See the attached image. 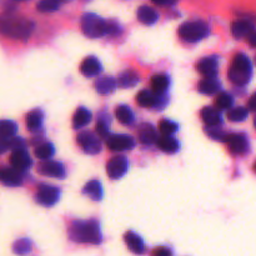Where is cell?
Segmentation results:
<instances>
[{
  "mask_svg": "<svg viewBox=\"0 0 256 256\" xmlns=\"http://www.w3.org/2000/svg\"><path fill=\"white\" fill-rule=\"evenodd\" d=\"M34 22L20 16H0V34L15 40H28L34 32Z\"/></svg>",
  "mask_w": 256,
  "mask_h": 256,
  "instance_id": "obj_1",
  "label": "cell"
},
{
  "mask_svg": "<svg viewBox=\"0 0 256 256\" xmlns=\"http://www.w3.org/2000/svg\"><path fill=\"white\" fill-rule=\"evenodd\" d=\"M70 238L76 242L98 245L102 242V232L96 220L75 222L70 228Z\"/></svg>",
  "mask_w": 256,
  "mask_h": 256,
  "instance_id": "obj_2",
  "label": "cell"
},
{
  "mask_svg": "<svg viewBox=\"0 0 256 256\" xmlns=\"http://www.w3.org/2000/svg\"><path fill=\"white\" fill-rule=\"evenodd\" d=\"M252 75V65L249 58L245 54H238L232 60L229 69V79L235 85H246Z\"/></svg>",
  "mask_w": 256,
  "mask_h": 256,
  "instance_id": "obj_3",
  "label": "cell"
},
{
  "mask_svg": "<svg viewBox=\"0 0 256 256\" xmlns=\"http://www.w3.org/2000/svg\"><path fill=\"white\" fill-rule=\"evenodd\" d=\"M82 30L88 38L98 39L106 35V22L92 12H86L82 18Z\"/></svg>",
  "mask_w": 256,
  "mask_h": 256,
  "instance_id": "obj_4",
  "label": "cell"
},
{
  "mask_svg": "<svg viewBox=\"0 0 256 256\" xmlns=\"http://www.w3.org/2000/svg\"><path fill=\"white\" fill-rule=\"evenodd\" d=\"M209 34V26L202 20L188 22L179 28V35L188 42H198Z\"/></svg>",
  "mask_w": 256,
  "mask_h": 256,
  "instance_id": "obj_5",
  "label": "cell"
},
{
  "mask_svg": "<svg viewBox=\"0 0 256 256\" xmlns=\"http://www.w3.org/2000/svg\"><path fill=\"white\" fill-rule=\"evenodd\" d=\"M35 199L42 206H52L60 199V190L52 185H42L38 190Z\"/></svg>",
  "mask_w": 256,
  "mask_h": 256,
  "instance_id": "obj_6",
  "label": "cell"
},
{
  "mask_svg": "<svg viewBox=\"0 0 256 256\" xmlns=\"http://www.w3.org/2000/svg\"><path fill=\"white\" fill-rule=\"evenodd\" d=\"M78 142L84 149L85 152L90 155H95L102 150V142L99 138L92 132H82L78 135Z\"/></svg>",
  "mask_w": 256,
  "mask_h": 256,
  "instance_id": "obj_7",
  "label": "cell"
},
{
  "mask_svg": "<svg viewBox=\"0 0 256 256\" xmlns=\"http://www.w3.org/2000/svg\"><path fill=\"white\" fill-rule=\"evenodd\" d=\"M106 144L110 150L114 152H124V150H132L135 146V140L129 135L118 134L109 135L106 138Z\"/></svg>",
  "mask_w": 256,
  "mask_h": 256,
  "instance_id": "obj_8",
  "label": "cell"
},
{
  "mask_svg": "<svg viewBox=\"0 0 256 256\" xmlns=\"http://www.w3.org/2000/svg\"><path fill=\"white\" fill-rule=\"evenodd\" d=\"M129 169V160L125 156H115L108 162L106 172L112 179H120Z\"/></svg>",
  "mask_w": 256,
  "mask_h": 256,
  "instance_id": "obj_9",
  "label": "cell"
},
{
  "mask_svg": "<svg viewBox=\"0 0 256 256\" xmlns=\"http://www.w3.org/2000/svg\"><path fill=\"white\" fill-rule=\"evenodd\" d=\"M32 158L25 149H16L10 156V164L18 172H25L32 166Z\"/></svg>",
  "mask_w": 256,
  "mask_h": 256,
  "instance_id": "obj_10",
  "label": "cell"
},
{
  "mask_svg": "<svg viewBox=\"0 0 256 256\" xmlns=\"http://www.w3.org/2000/svg\"><path fill=\"white\" fill-rule=\"evenodd\" d=\"M38 172L45 176H52L58 179H62L65 176V169L62 164L58 162H50V160H45L44 162H42L38 168Z\"/></svg>",
  "mask_w": 256,
  "mask_h": 256,
  "instance_id": "obj_11",
  "label": "cell"
},
{
  "mask_svg": "<svg viewBox=\"0 0 256 256\" xmlns=\"http://www.w3.org/2000/svg\"><path fill=\"white\" fill-rule=\"evenodd\" d=\"M225 142L229 145V149L232 154H244L248 152V148H249V142L248 139L245 138V135L242 134H232L226 136Z\"/></svg>",
  "mask_w": 256,
  "mask_h": 256,
  "instance_id": "obj_12",
  "label": "cell"
},
{
  "mask_svg": "<svg viewBox=\"0 0 256 256\" xmlns=\"http://www.w3.org/2000/svg\"><path fill=\"white\" fill-rule=\"evenodd\" d=\"M198 70L204 78H216L218 75V59L215 56L205 58L198 64Z\"/></svg>",
  "mask_w": 256,
  "mask_h": 256,
  "instance_id": "obj_13",
  "label": "cell"
},
{
  "mask_svg": "<svg viewBox=\"0 0 256 256\" xmlns=\"http://www.w3.org/2000/svg\"><path fill=\"white\" fill-rule=\"evenodd\" d=\"M0 182L8 186H19L22 184V175L14 168H0Z\"/></svg>",
  "mask_w": 256,
  "mask_h": 256,
  "instance_id": "obj_14",
  "label": "cell"
},
{
  "mask_svg": "<svg viewBox=\"0 0 256 256\" xmlns=\"http://www.w3.org/2000/svg\"><path fill=\"white\" fill-rule=\"evenodd\" d=\"M80 72L86 78L96 76L102 72V64H100V62L95 56H89L82 62V65H80Z\"/></svg>",
  "mask_w": 256,
  "mask_h": 256,
  "instance_id": "obj_15",
  "label": "cell"
},
{
  "mask_svg": "<svg viewBox=\"0 0 256 256\" xmlns=\"http://www.w3.org/2000/svg\"><path fill=\"white\" fill-rule=\"evenodd\" d=\"M252 32H254V25L248 20H238L232 25V32L236 39L249 36Z\"/></svg>",
  "mask_w": 256,
  "mask_h": 256,
  "instance_id": "obj_16",
  "label": "cell"
},
{
  "mask_svg": "<svg viewBox=\"0 0 256 256\" xmlns=\"http://www.w3.org/2000/svg\"><path fill=\"white\" fill-rule=\"evenodd\" d=\"M125 242H126L128 248H129L134 254L142 255V252H145L144 242H142V238L138 234H135V232H126V234H125Z\"/></svg>",
  "mask_w": 256,
  "mask_h": 256,
  "instance_id": "obj_17",
  "label": "cell"
},
{
  "mask_svg": "<svg viewBox=\"0 0 256 256\" xmlns=\"http://www.w3.org/2000/svg\"><path fill=\"white\" fill-rule=\"evenodd\" d=\"M44 122V112L40 109H35L26 115V126L30 132H38L42 129Z\"/></svg>",
  "mask_w": 256,
  "mask_h": 256,
  "instance_id": "obj_18",
  "label": "cell"
},
{
  "mask_svg": "<svg viewBox=\"0 0 256 256\" xmlns=\"http://www.w3.org/2000/svg\"><path fill=\"white\" fill-rule=\"evenodd\" d=\"M95 89L99 94L109 95L116 89V82L112 76H102L99 78L95 82Z\"/></svg>",
  "mask_w": 256,
  "mask_h": 256,
  "instance_id": "obj_19",
  "label": "cell"
},
{
  "mask_svg": "<svg viewBox=\"0 0 256 256\" xmlns=\"http://www.w3.org/2000/svg\"><path fill=\"white\" fill-rule=\"evenodd\" d=\"M220 88H222V84L216 78H205L200 82L199 92L205 95H214L219 92Z\"/></svg>",
  "mask_w": 256,
  "mask_h": 256,
  "instance_id": "obj_20",
  "label": "cell"
},
{
  "mask_svg": "<svg viewBox=\"0 0 256 256\" xmlns=\"http://www.w3.org/2000/svg\"><path fill=\"white\" fill-rule=\"evenodd\" d=\"M138 135H139L140 142L144 145H152L154 144V142H156V132H155V129L152 128V125L150 124L142 125Z\"/></svg>",
  "mask_w": 256,
  "mask_h": 256,
  "instance_id": "obj_21",
  "label": "cell"
},
{
  "mask_svg": "<svg viewBox=\"0 0 256 256\" xmlns=\"http://www.w3.org/2000/svg\"><path fill=\"white\" fill-rule=\"evenodd\" d=\"M156 144L160 148V150L168 152V154L176 152L178 149H179V142H178L176 139L172 138V135H162V138L156 139Z\"/></svg>",
  "mask_w": 256,
  "mask_h": 256,
  "instance_id": "obj_22",
  "label": "cell"
},
{
  "mask_svg": "<svg viewBox=\"0 0 256 256\" xmlns=\"http://www.w3.org/2000/svg\"><path fill=\"white\" fill-rule=\"evenodd\" d=\"M136 15H138V19L145 25L155 24V22H158V19H159L158 12L149 6H140L139 9H138Z\"/></svg>",
  "mask_w": 256,
  "mask_h": 256,
  "instance_id": "obj_23",
  "label": "cell"
},
{
  "mask_svg": "<svg viewBox=\"0 0 256 256\" xmlns=\"http://www.w3.org/2000/svg\"><path fill=\"white\" fill-rule=\"evenodd\" d=\"M202 118L206 126H218L222 124V115L216 109H212V108H204L202 112Z\"/></svg>",
  "mask_w": 256,
  "mask_h": 256,
  "instance_id": "obj_24",
  "label": "cell"
},
{
  "mask_svg": "<svg viewBox=\"0 0 256 256\" xmlns=\"http://www.w3.org/2000/svg\"><path fill=\"white\" fill-rule=\"evenodd\" d=\"M159 95L155 94L154 92H149V90H142L139 94L136 95V102L142 108H152L158 104V99Z\"/></svg>",
  "mask_w": 256,
  "mask_h": 256,
  "instance_id": "obj_25",
  "label": "cell"
},
{
  "mask_svg": "<svg viewBox=\"0 0 256 256\" xmlns=\"http://www.w3.org/2000/svg\"><path fill=\"white\" fill-rule=\"evenodd\" d=\"M90 120H92V112L85 108H79L75 112L74 118H72V126L75 129H80V128H84L85 125L89 124Z\"/></svg>",
  "mask_w": 256,
  "mask_h": 256,
  "instance_id": "obj_26",
  "label": "cell"
},
{
  "mask_svg": "<svg viewBox=\"0 0 256 256\" xmlns=\"http://www.w3.org/2000/svg\"><path fill=\"white\" fill-rule=\"evenodd\" d=\"M82 192L88 196L92 198V200L98 202V200H102V182H98V180H92V182H88L86 185L82 189Z\"/></svg>",
  "mask_w": 256,
  "mask_h": 256,
  "instance_id": "obj_27",
  "label": "cell"
},
{
  "mask_svg": "<svg viewBox=\"0 0 256 256\" xmlns=\"http://www.w3.org/2000/svg\"><path fill=\"white\" fill-rule=\"evenodd\" d=\"M152 88L156 95H164L169 88V78L164 74L155 75L152 80Z\"/></svg>",
  "mask_w": 256,
  "mask_h": 256,
  "instance_id": "obj_28",
  "label": "cell"
},
{
  "mask_svg": "<svg viewBox=\"0 0 256 256\" xmlns=\"http://www.w3.org/2000/svg\"><path fill=\"white\" fill-rule=\"evenodd\" d=\"M118 82L122 88H132L139 82V75L132 70H126L119 75Z\"/></svg>",
  "mask_w": 256,
  "mask_h": 256,
  "instance_id": "obj_29",
  "label": "cell"
},
{
  "mask_svg": "<svg viewBox=\"0 0 256 256\" xmlns=\"http://www.w3.org/2000/svg\"><path fill=\"white\" fill-rule=\"evenodd\" d=\"M115 114H116L118 120H119V122L124 125L132 124V122H134V119H135L132 110L130 109L129 106H126V105H120L119 108H116V112H115Z\"/></svg>",
  "mask_w": 256,
  "mask_h": 256,
  "instance_id": "obj_30",
  "label": "cell"
},
{
  "mask_svg": "<svg viewBox=\"0 0 256 256\" xmlns=\"http://www.w3.org/2000/svg\"><path fill=\"white\" fill-rule=\"evenodd\" d=\"M16 132L18 125L14 122H12V120H0V136L10 139V138L15 136Z\"/></svg>",
  "mask_w": 256,
  "mask_h": 256,
  "instance_id": "obj_31",
  "label": "cell"
},
{
  "mask_svg": "<svg viewBox=\"0 0 256 256\" xmlns=\"http://www.w3.org/2000/svg\"><path fill=\"white\" fill-rule=\"evenodd\" d=\"M55 149L52 142H44L35 149V156L42 160H49L54 155Z\"/></svg>",
  "mask_w": 256,
  "mask_h": 256,
  "instance_id": "obj_32",
  "label": "cell"
},
{
  "mask_svg": "<svg viewBox=\"0 0 256 256\" xmlns=\"http://www.w3.org/2000/svg\"><path fill=\"white\" fill-rule=\"evenodd\" d=\"M64 0H40L38 4V10L42 12H52L59 9Z\"/></svg>",
  "mask_w": 256,
  "mask_h": 256,
  "instance_id": "obj_33",
  "label": "cell"
},
{
  "mask_svg": "<svg viewBox=\"0 0 256 256\" xmlns=\"http://www.w3.org/2000/svg\"><path fill=\"white\" fill-rule=\"evenodd\" d=\"M248 115H249V112L245 108L239 106V108H234V109H230L229 112H228V118L229 120L234 122H242L244 120H246Z\"/></svg>",
  "mask_w": 256,
  "mask_h": 256,
  "instance_id": "obj_34",
  "label": "cell"
},
{
  "mask_svg": "<svg viewBox=\"0 0 256 256\" xmlns=\"http://www.w3.org/2000/svg\"><path fill=\"white\" fill-rule=\"evenodd\" d=\"M32 250V242L29 239H19L12 245V252L16 255H28Z\"/></svg>",
  "mask_w": 256,
  "mask_h": 256,
  "instance_id": "obj_35",
  "label": "cell"
},
{
  "mask_svg": "<svg viewBox=\"0 0 256 256\" xmlns=\"http://www.w3.org/2000/svg\"><path fill=\"white\" fill-rule=\"evenodd\" d=\"M215 104H216V106L222 110L230 109V108L232 106V104H234V99H232V96L229 92H220V94L218 95L216 100H215Z\"/></svg>",
  "mask_w": 256,
  "mask_h": 256,
  "instance_id": "obj_36",
  "label": "cell"
},
{
  "mask_svg": "<svg viewBox=\"0 0 256 256\" xmlns=\"http://www.w3.org/2000/svg\"><path fill=\"white\" fill-rule=\"evenodd\" d=\"M159 128L162 135H174L178 132V125L170 120H162Z\"/></svg>",
  "mask_w": 256,
  "mask_h": 256,
  "instance_id": "obj_37",
  "label": "cell"
},
{
  "mask_svg": "<svg viewBox=\"0 0 256 256\" xmlns=\"http://www.w3.org/2000/svg\"><path fill=\"white\" fill-rule=\"evenodd\" d=\"M96 132L99 136L102 138H108L109 136V125H108L106 120L104 119V116L96 124Z\"/></svg>",
  "mask_w": 256,
  "mask_h": 256,
  "instance_id": "obj_38",
  "label": "cell"
},
{
  "mask_svg": "<svg viewBox=\"0 0 256 256\" xmlns=\"http://www.w3.org/2000/svg\"><path fill=\"white\" fill-rule=\"evenodd\" d=\"M206 132L210 135V136L212 138V139H216V140H225V139H226V136H225V135L222 134V132H220V130L218 129L216 126H209L206 129Z\"/></svg>",
  "mask_w": 256,
  "mask_h": 256,
  "instance_id": "obj_39",
  "label": "cell"
},
{
  "mask_svg": "<svg viewBox=\"0 0 256 256\" xmlns=\"http://www.w3.org/2000/svg\"><path fill=\"white\" fill-rule=\"evenodd\" d=\"M119 32V25L115 22H106V34L114 35Z\"/></svg>",
  "mask_w": 256,
  "mask_h": 256,
  "instance_id": "obj_40",
  "label": "cell"
},
{
  "mask_svg": "<svg viewBox=\"0 0 256 256\" xmlns=\"http://www.w3.org/2000/svg\"><path fill=\"white\" fill-rule=\"evenodd\" d=\"M154 256H172V252L168 248H158L154 250Z\"/></svg>",
  "mask_w": 256,
  "mask_h": 256,
  "instance_id": "obj_41",
  "label": "cell"
},
{
  "mask_svg": "<svg viewBox=\"0 0 256 256\" xmlns=\"http://www.w3.org/2000/svg\"><path fill=\"white\" fill-rule=\"evenodd\" d=\"M8 149H10L9 139L0 136V154H4Z\"/></svg>",
  "mask_w": 256,
  "mask_h": 256,
  "instance_id": "obj_42",
  "label": "cell"
},
{
  "mask_svg": "<svg viewBox=\"0 0 256 256\" xmlns=\"http://www.w3.org/2000/svg\"><path fill=\"white\" fill-rule=\"evenodd\" d=\"M155 4L159 5H172L178 2V0H152Z\"/></svg>",
  "mask_w": 256,
  "mask_h": 256,
  "instance_id": "obj_43",
  "label": "cell"
},
{
  "mask_svg": "<svg viewBox=\"0 0 256 256\" xmlns=\"http://www.w3.org/2000/svg\"><path fill=\"white\" fill-rule=\"evenodd\" d=\"M249 108L252 112H256V92L252 96V99L249 100Z\"/></svg>",
  "mask_w": 256,
  "mask_h": 256,
  "instance_id": "obj_44",
  "label": "cell"
},
{
  "mask_svg": "<svg viewBox=\"0 0 256 256\" xmlns=\"http://www.w3.org/2000/svg\"><path fill=\"white\" fill-rule=\"evenodd\" d=\"M248 42H249V44L252 45V46H256V32H252V34L248 36Z\"/></svg>",
  "mask_w": 256,
  "mask_h": 256,
  "instance_id": "obj_45",
  "label": "cell"
},
{
  "mask_svg": "<svg viewBox=\"0 0 256 256\" xmlns=\"http://www.w3.org/2000/svg\"><path fill=\"white\" fill-rule=\"evenodd\" d=\"M254 125H255V128H256V118H255V120H254Z\"/></svg>",
  "mask_w": 256,
  "mask_h": 256,
  "instance_id": "obj_46",
  "label": "cell"
},
{
  "mask_svg": "<svg viewBox=\"0 0 256 256\" xmlns=\"http://www.w3.org/2000/svg\"><path fill=\"white\" fill-rule=\"evenodd\" d=\"M15 2H24V0H15Z\"/></svg>",
  "mask_w": 256,
  "mask_h": 256,
  "instance_id": "obj_47",
  "label": "cell"
},
{
  "mask_svg": "<svg viewBox=\"0 0 256 256\" xmlns=\"http://www.w3.org/2000/svg\"><path fill=\"white\" fill-rule=\"evenodd\" d=\"M254 169H255V172H256V162H255V166H254Z\"/></svg>",
  "mask_w": 256,
  "mask_h": 256,
  "instance_id": "obj_48",
  "label": "cell"
},
{
  "mask_svg": "<svg viewBox=\"0 0 256 256\" xmlns=\"http://www.w3.org/2000/svg\"><path fill=\"white\" fill-rule=\"evenodd\" d=\"M64 2H65V0H64Z\"/></svg>",
  "mask_w": 256,
  "mask_h": 256,
  "instance_id": "obj_49",
  "label": "cell"
}]
</instances>
